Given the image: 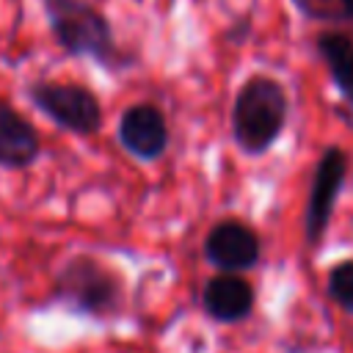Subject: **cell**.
Returning <instances> with one entry per match:
<instances>
[{"label":"cell","mask_w":353,"mask_h":353,"mask_svg":"<svg viewBox=\"0 0 353 353\" xmlns=\"http://www.w3.org/2000/svg\"><path fill=\"white\" fill-rule=\"evenodd\" d=\"M290 116V99L279 80L268 74H251L232 102V141L248 157L265 154L284 132Z\"/></svg>","instance_id":"cell-1"},{"label":"cell","mask_w":353,"mask_h":353,"mask_svg":"<svg viewBox=\"0 0 353 353\" xmlns=\"http://www.w3.org/2000/svg\"><path fill=\"white\" fill-rule=\"evenodd\" d=\"M50 298L74 314L108 320L124 306V281L108 262L91 254H74L58 268Z\"/></svg>","instance_id":"cell-2"},{"label":"cell","mask_w":353,"mask_h":353,"mask_svg":"<svg viewBox=\"0 0 353 353\" xmlns=\"http://www.w3.org/2000/svg\"><path fill=\"white\" fill-rule=\"evenodd\" d=\"M44 14L52 30V39L63 52L74 58H94L105 69H124L132 58H124L113 41L110 25L102 11L88 6L85 0H41Z\"/></svg>","instance_id":"cell-3"},{"label":"cell","mask_w":353,"mask_h":353,"mask_svg":"<svg viewBox=\"0 0 353 353\" xmlns=\"http://www.w3.org/2000/svg\"><path fill=\"white\" fill-rule=\"evenodd\" d=\"M33 108H39L52 124L72 135H94L102 127L99 99L77 83H33L25 88Z\"/></svg>","instance_id":"cell-4"},{"label":"cell","mask_w":353,"mask_h":353,"mask_svg":"<svg viewBox=\"0 0 353 353\" xmlns=\"http://www.w3.org/2000/svg\"><path fill=\"white\" fill-rule=\"evenodd\" d=\"M347 165H350L347 152L334 143L325 146L314 163L306 212H303V237H306V245H312V248H317L328 232V223H331V215L336 207V196L347 179Z\"/></svg>","instance_id":"cell-5"},{"label":"cell","mask_w":353,"mask_h":353,"mask_svg":"<svg viewBox=\"0 0 353 353\" xmlns=\"http://www.w3.org/2000/svg\"><path fill=\"white\" fill-rule=\"evenodd\" d=\"M204 259L215 270L226 273H245L254 270L262 259V240L254 226L240 218H221L210 226L201 243Z\"/></svg>","instance_id":"cell-6"},{"label":"cell","mask_w":353,"mask_h":353,"mask_svg":"<svg viewBox=\"0 0 353 353\" xmlns=\"http://www.w3.org/2000/svg\"><path fill=\"white\" fill-rule=\"evenodd\" d=\"M116 138L127 154H132L135 160L152 163L165 154L171 132H168V121L160 108H154L149 102H138L121 113Z\"/></svg>","instance_id":"cell-7"},{"label":"cell","mask_w":353,"mask_h":353,"mask_svg":"<svg viewBox=\"0 0 353 353\" xmlns=\"http://www.w3.org/2000/svg\"><path fill=\"white\" fill-rule=\"evenodd\" d=\"M256 292L240 273L218 270L201 287V309L212 323L234 325L254 314Z\"/></svg>","instance_id":"cell-8"},{"label":"cell","mask_w":353,"mask_h":353,"mask_svg":"<svg viewBox=\"0 0 353 353\" xmlns=\"http://www.w3.org/2000/svg\"><path fill=\"white\" fill-rule=\"evenodd\" d=\"M41 141L36 127L6 99H0V168L22 171L39 160Z\"/></svg>","instance_id":"cell-9"},{"label":"cell","mask_w":353,"mask_h":353,"mask_svg":"<svg viewBox=\"0 0 353 353\" xmlns=\"http://www.w3.org/2000/svg\"><path fill=\"white\" fill-rule=\"evenodd\" d=\"M314 47H317V55L323 58V63L328 66V74H331L336 91L353 108V39L347 33L331 30V33H320Z\"/></svg>","instance_id":"cell-10"},{"label":"cell","mask_w":353,"mask_h":353,"mask_svg":"<svg viewBox=\"0 0 353 353\" xmlns=\"http://www.w3.org/2000/svg\"><path fill=\"white\" fill-rule=\"evenodd\" d=\"M325 292L345 314H353V256L331 265L325 279Z\"/></svg>","instance_id":"cell-11"},{"label":"cell","mask_w":353,"mask_h":353,"mask_svg":"<svg viewBox=\"0 0 353 353\" xmlns=\"http://www.w3.org/2000/svg\"><path fill=\"white\" fill-rule=\"evenodd\" d=\"M248 33H251V22H248V19L243 17V19L237 22V25H232V28H229L226 39H229V41H234V44H243V41L248 39Z\"/></svg>","instance_id":"cell-12"},{"label":"cell","mask_w":353,"mask_h":353,"mask_svg":"<svg viewBox=\"0 0 353 353\" xmlns=\"http://www.w3.org/2000/svg\"><path fill=\"white\" fill-rule=\"evenodd\" d=\"M339 14L353 19V0H339Z\"/></svg>","instance_id":"cell-13"}]
</instances>
